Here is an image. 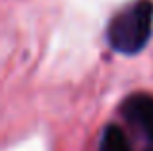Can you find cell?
I'll list each match as a JSON object with an SVG mask.
<instances>
[{
    "label": "cell",
    "mask_w": 153,
    "mask_h": 151,
    "mask_svg": "<svg viewBox=\"0 0 153 151\" xmlns=\"http://www.w3.org/2000/svg\"><path fill=\"white\" fill-rule=\"evenodd\" d=\"M153 33V0H134L108 23V43L116 53L138 54Z\"/></svg>",
    "instance_id": "obj_1"
},
{
    "label": "cell",
    "mask_w": 153,
    "mask_h": 151,
    "mask_svg": "<svg viewBox=\"0 0 153 151\" xmlns=\"http://www.w3.org/2000/svg\"><path fill=\"white\" fill-rule=\"evenodd\" d=\"M122 114L153 140V97L147 93H134L122 103Z\"/></svg>",
    "instance_id": "obj_2"
},
{
    "label": "cell",
    "mask_w": 153,
    "mask_h": 151,
    "mask_svg": "<svg viewBox=\"0 0 153 151\" xmlns=\"http://www.w3.org/2000/svg\"><path fill=\"white\" fill-rule=\"evenodd\" d=\"M99 151H132V145L124 132L116 124H108L103 130L101 144H99Z\"/></svg>",
    "instance_id": "obj_3"
}]
</instances>
